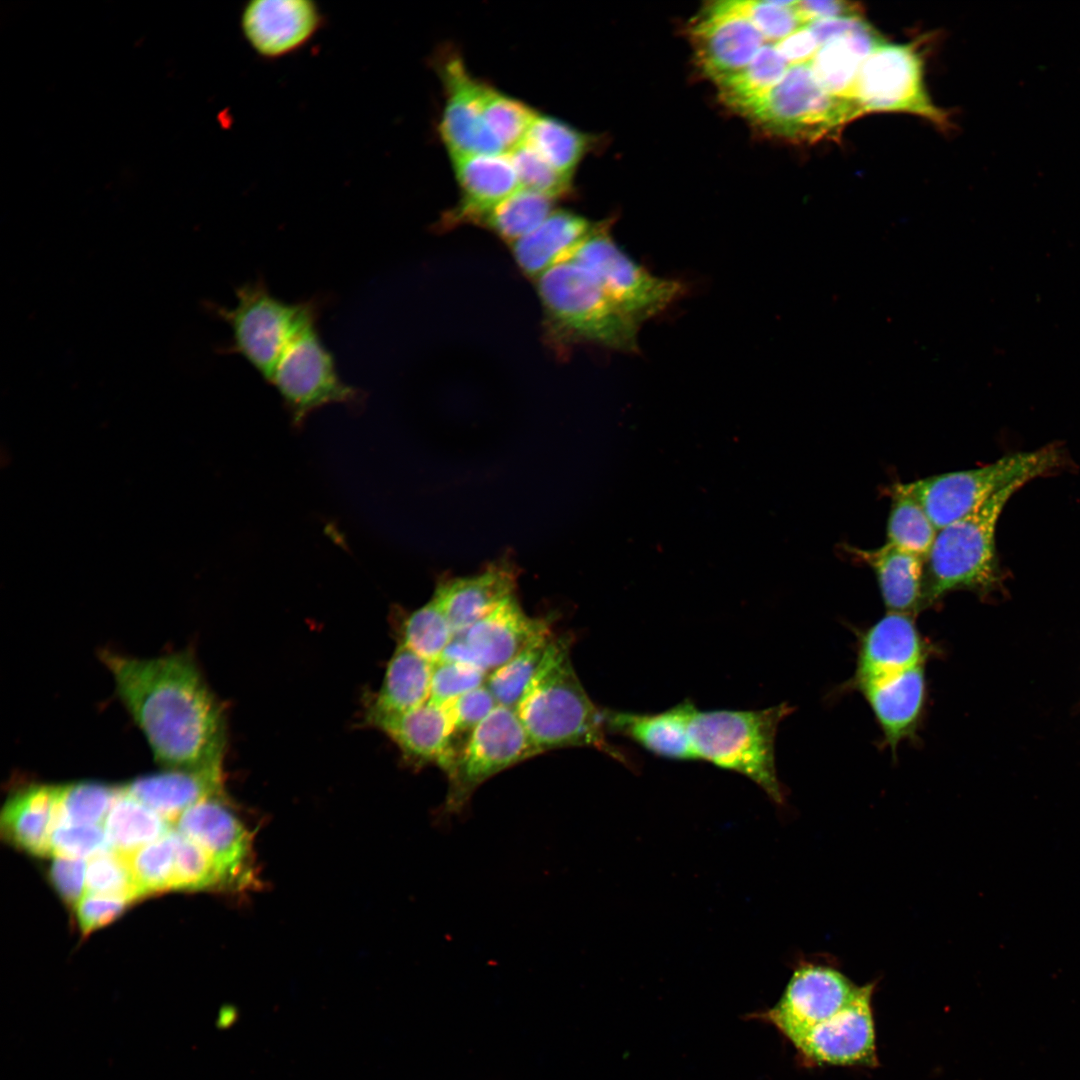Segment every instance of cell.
<instances>
[{
    "instance_id": "6da1fadb",
    "label": "cell",
    "mask_w": 1080,
    "mask_h": 1080,
    "mask_svg": "<svg viewBox=\"0 0 1080 1080\" xmlns=\"http://www.w3.org/2000/svg\"><path fill=\"white\" fill-rule=\"evenodd\" d=\"M100 658L159 764L222 765L223 710L189 653L142 659L103 650Z\"/></svg>"
},
{
    "instance_id": "7a4b0ae2",
    "label": "cell",
    "mask_w": 1080,
    "mask_h": 1080,
    "mask_svg": "<svg viewBox=\"0 0 1080 1080\" xmlns=\"http://www.w3.org/2000/svg\"><path fill=\"white\" fill-rule=\"evenodd\" d=\"M572 642L570 634L554 636L515 708L516 714L541 753L589 747L629 765L627 754L607 740L603 709L590 699L574 670Z\"/></svg>"
},
{
    "instance_id": "3957f363",
    "label": "cell",
    "mask_w": 1080,
    "mask_h": 1080,
    "mask_svg": "<svg viewBox=\"0 0 1080 1080\" xmlns=\"http://www.w3.org/2000/svg\"><path fill=\"white\" fill-rule=\"evenodd\" d=\"M1025 483L1015 482L971 514L938 530L924 562L922 609L951 592H985L999 581L995 549L997 521L1011 496Z\"/></svg>"
},
{
    "instance_id": "277c9868",
    "label": "cell",
    "mask_w": 1080,
    "mask_h": 1080,
    "mask_svg": "<svg viewBox=\"0 0 1080 1080\" xmlns=\"http://www.w3.org/2000/svg\"><path fill=\"white\" fill-rule=\"evenodd\" d=\"M791 712L787 704L760 710L697 708L690 724L696 760L737 772L760 786L776 803L784 793L775 764L780 722Z\"/></svg>"
},
{
    "instance_id": "5b68a950",
    "label": "cell",
    "mask_w": 1080,
    "mask_h": 1080,
    "mask_svg": "<svg viewBox=\"0 0 1080 1080\" xmlns=\"http://www.w3.org/2000/svg\"><path fill=\"white\" fill-rule=\"evenodd\" d=\"M236 299L232 308L209 305L231 329V341L223 351L240 355L268 382L293 339L317 322L320 303L315 298L285 302L263 280L239 286Z\"/></svg>"
},
{
    "instance_id": "8992f818",
    "label": "cell",
    "mask_w": 1080,
    "mask_h": 1080,
    "mask_svg": "<svg viewBox=\"0 0 1080 1080\" xmlns=\"http://www.w3.org/2000/svg\"><path fill=\"white\" fill-rule=\"evenodd\" d=\"M536 280L545 311L558 329L612 349L639 350L640 324L607 295L587 269L564 262Z\"/></svg>"
},
{
    "instance_id": "52a82bcc",
    "label": "cell",
    "mask_w": 1080,
    "mask_h": 1080,
    "mask_svg": "<svg viewBox=\"0 0 1080 1080\" xmlns=\"http://www.w3.org/2000/svg\"><path fill=\"white\" fill-rule=\"evenodd\" d=\"M1063 463L1061 451L1048 446L1004 456L974 469L932 475L904 483L940 530L979 509L1005 487L1048 474Z\"/></svg>"
},
{
    "instance_id": "ba28073f",
    "label": "cell",
    "mask_w": 1080,
    "mask_h": 1080,
    "mask_svg": "<svg viewBox=\"0 0 1080 1080\" xmlns=\"http://www.w3.org/2000/svg\"><path fill=\"white\" fill-rule=\"evenodd\" d=\"M540 753L515 709L495 707L441 768L448 789L437 814L440 826L465 816L474 792L484 782Z\"/></svg>"
},
{
    "instance_id": "9c48e42d",
    "label": "cell",
    "mask_w": 1080,
    "mask_h": 1080,
    "mask_svg": "<svg viewBox=\"0 0 1080 1080\" xmlns=\"http://www.w3.org/2000/svg\"><path fill=\"white\" fill-rule=\"evenodd\" d=\"M743 113L779 136L807 142L838 136L861 115L853 100L819 85L810 61L789 66L780 82Z\"/></svg>"
},
{
    "instance_id": "30bf717a",
    "label": "cell",
    "mask_w": 1080,
    "mask_h": 1080,
    "mask_svg": "<svg viewBox=\"0 0 1080 1080\" xmlns=\"http://www.w3.org/2000/svg\"><path fill=\"white\" fill-rule=\"evenodd\" d=\"M268 383L280 395L292 424L301 426L314 411L330 404L359 406L363 393L340 377L317 322L301 331L278 361Z\"/></svg>"
},
{
    "instance_id": "8fae6325",
    "label": "cell",
    "mask_w": 1080,
    "mask_h": 1080,
    "mask_svg": "<svg viewBox=\"0 0 1080 1080\" xmlns=\"http://www.w3.org/2000/svg\"><path fill=\"white\" fill-rule=\"evenodd\" d=\"M567 262L591 272L607 295L640 325L684 291L680 281L655 276L634 262L602 225L596 226Z\"/></svg>"
},
{
    "instance_id": "7c38bea8",
    "label": "cell",
    "mask_w": 1080,
    "mask_h": 1080,
    "mask_svg": "<svg viewBox=\"0 0 1080 1080\" xmlns=\"http://www.w3.org/2000/svg\"><path fill=\"white\" fill-rule=\"evenodd\" d=\"M852 100L861 114L908 112L939 127L948 123L927 93L921 56L910 44L885 41L878 46L860 68Z\"/></svg>"
},
{
    "instance_id": "4fadbf2b",
    "label": "cell",
    "mask_w": 1080,
    "mask_h": 1080,
    "mask_svg": "<svg viewBox=\"0 0 1080 1080\" xmlns=\"http://www.w3.org/2000/svg\"><path fill=\"white\" fill-rule=\"evenodd\" d=\"M551 633V622L526 614L513 595L456 634L440 659L469 664L489 674Z\"/></svg>"
},
{
    "instance_id": "5bb4252c",
    "label": "cell",
    "mask_w": 1080,
    "mask_h": 1080,
    "mask_svg": "<svg viewBox=\"0 0 1080 1080\" xmlns=\"http://www.w3.org/2000/svg\"><path fill=\"white\" fill-rule=\"evenodd\" d=\"M175 830L202 847L218 866L226 889L242 890L256 882L252 837L223 794L186 810Z\"/></svg>"
},
{
    "instance_id": "9a60e30c",
    "label": "cell",
    "mask_w": 1080,
    "mask_h": 1080,
    "mask_svg": "<svg viewBox=\"0 0 1080 1080\" xmlns=\"http://www.w3.org/2000/svg\"><path fill=\"white\" fill-rule=\"evenodd\" d=\"M434 64L446 93L439 134L451 158L505 153L483 117L485 83L474 79L455 53L437 55Z\"/></svg>"
},
{
    "instance_id": "2e32d148",
    "label": "cell",
    "mask_w": 1080,
    "mask_h": 1080,
    "mask_svg": "<svg viewBox=\"0 0 1080 1080\" xmlns=\"http://www.w3.org/2000/svg\"><path fill=\"white\" fill-rule=\"evenodd\" d=\"M861 990L838 970L807 963L795 970L776 1006L761 1016L790 1039L835 1017Z\"/></svg>"
},
{
    "instance_id": "e0dca14e",
    "label": "cell",
    "mask_w": 1080,
    "mask_h": 1080,
    "mask_svg": "<svg viewBox=\"0 0 1080 1080\" xmlns=\"http://www.w3.org/2000/svg\"><path fill=\"white\" fill-rule=\"evenodd\" d=\"M326 24L313 0H250L240 11L243 39L259 58L275 61L306 47Z\"/></svg>"
},
{
    "instance_id": "ac0fdd59",
    "label": "cell",
    "mask_w": 1080,
    "mask_h": 1080,
    "mask_svg": "<svg viewBox=\"0 0 1080 1080\" xmlns=\"http://www.w3.org/2000/svg\"><path fill=\"white\" fill-rule=\"evenodd\" d=\"M873 990L874 984L862 986L857 998L835 1017L791 1037L802 1058L815 1065L877 1064Z\"/></svg>"
},
{
    "instance_id": "d6986e66",
    "label": "cell",
    "mask_w": 1080,
    "mask_h": 1080,
    "mask_svg": "<svg viewBox=\"0 0 1080 1080\" xmlns=\"http://www.w3.org/2000/svg\"><path fill=\"white\" fill-rule=\"evenodd\" d=\"M696 56L717 83L737 74L754 58L762 36L737 1L714 4L692 29Z\"/></svg>"
},
{
    "instance_id": "ffe728a7",
    "label": "cell",
    "mask_w": 1080,
    "mask_h": 1080,
    "mask_svg": "<svg viewBox=\"0 0 1080 1080\" xmlns=\"http://www.w3.org/2000/svg\"><path fill=\"white\" fill-rule=\"evenodd\" d=\"M927 656L915 615L887 611L860 640L854 687L925 664Z\"/></svg>"
},
{
    "instance_id": "44dd1931",
    "label": "cell",
    "mask_w": 1080,
    "mask_h": 1080,
    "mask_svg": "<svg viewBox=\"0 0 1080 1080\" xmlns=\"http://www.w3.org/2000/svg\"><path fill=\"white\" fill-rule=\"evenodd\" d=\"M697 707L685 700L658 713L603 709L607 733L621 735L648 752L670 760H696L690 724Z\"/></svg>"
},
{
    "instance_id": "7402d4cb",
    "label": "cell",
    "mask_w": 1080,
    "mask_h": 1080,
    "mask_svg": "<svg viewBox=\"0 0 1080 1080\" xmlns=\"http://www.w3.org/2000/svg\"><path fill=\"white\" fill-rule=\"evenodd\" d=\"M924 665L859 686L869 704L887 746L895 753L899 743L914 735L926 697Z\"/></svg>"
},
{
    "instance_id": "603a6c76",
    "label": "cell",
    "mask_w": 1080,
    "mask_h": 1080,
    "mask_svg": "<svg viewBox=\"0 0 1080 1080\" xmlns=\"http://www.w3.org/2000/svg\"><path fill=\"white\" fill-rule=\"evenodd\" d=\"M461 200L446 216V224L475 223L496 204L521 188L506 153L451 158Z\"/></svg>"
},
{
    "instance_id": "cb8c5ba5",
    "label": "cell",
    "mask_w": 1080,
    "mask_h": 1080,
    "mask_svg": "<svg viewBox=\"0 0 1080 1080\" xmlns=\"http://www.w3.org/2000/svg\"><path fill=\"white\" fill-rule=\"evenodd\" d=\"M123 790L174 824L190 807L223 794L222 765L168 768L122 786Z\"/></svg>"
},
{
    "instance_id": "d4e9b609",
    "label": "cell",
    "mask_w": 1080,
    "mask_h": 1080,
    "mask_svg": "<svg viewBox=\"0 0 1080 1080\" xmlns=\"http://www.w3.org/2000/svg\"><path fill=\"white\" fill-rule=\"evenodd\" d=\"M370 723L415 765L435 764L441 768L450 755L454 730L445 705L428 700L407 712Z\"/></svg>"
},
{
    "instance_id": "484cf974",
    "label": "cell",
    "mask_w": 1080,
    "mask_h": 1080,
    "mask_svg": "<svg viewBox=\"0 0 1080 1080\" xmlns=\"http://www.w3.org/2000/svg\"><path fill=\"white\" fill-rule=\"evenodd\" d=\"M515 587L514 569L501 563L473 576L442 580L432 597L441 606L456 635L513 596Z\"/></svg>"
},
{
    "instance_id": "4316f807",
    "label": "cell",
    "mask_w": 1080,
    "mask_h": 1080,
    "mask_svg": "<svg viewBox=\"0 0 1080 1080\" xmlns=\"http://www.w3.org/2000/svg\"><path fill=\"white\" fill-rule=\"evenodd\" d=\"M59 797L60 785L30 784L14 792L1 812L2 836L16 848L34 856L50 855Z\"/></svg>"
},
{
    "instance_id": "83f0119b",
    "label": "cell",
    "mask_w": 1080,
    "mask_h": 1080,
    "mask_svg": "<svg viewBox=\"0 0 1080 1080\" xmlns=\"http://www.w3.org/2000/svg\"><path fill=\"white\" fill-rule=\"evenodd\" d=\"M596 226L570 211L553 210L534 230L511 244L513 257L524 274L537 279L567 262Z\"/></svg>"
},
{
    "instance_id": "f1b7e54d",
    "label": "cell",
    "mask_w": 1080,
    "mask_h": 1080,
    "mask_svg": "<svg viewBox=\"0 0 1080 1080\" xmlns=\"http://www.w3.org/2000/svg\"><path fill=\"white\" fill-rule=\"evenodd\" d=\"M844 550L872 569L888 611L916 615L922 609V558L887 542L872 549L845 545Z\"/></svg>"
},
{
    "instance_id": "f546056e",
    "label": "cell",
    "mask_w": 1080,
    "mask_h": 1080,
    "mask_svg": "<svg viewBox=\"0 0 1080 1080\" xmlns=\"http://www.w3.org/2000/svg\"><path fill=\"white\" fill-rule=\"evenodd\" d=\"M885 40L867 22L821 45L810 60L819 85L829 94L851 99L865 59Z\"/></svg>"
},
{
    "instance_id": "4dcf8cb0",
    "label": "cell",
    "mask_w": 1080,
    "mask_h": 1080,
    "mask_svg": "<svg viewBox=\"0 0 1080 1080\" xmlns=\"http://www.w3.org/2000/svg\"><path fill=\"white\" fill-rule=\"evenodd\" d=\"M433 663L399 644L390 658L382 685L371 702L369 722L398 715L429 700Z\"/></svg>"
},
{
    "instance_id": "1f68e13d",
    "label": "cell",
    "mask_w": 1080,
    "mask_h": 1080,
    "mask_svg": "<svg viewBox=\"0 0 1080 1080\" xmlns=\"http://www.w3.org/2000/svg\"><path fill=\"white\" fill-rule=\"evenodd\" d=\"M103 827L110 849L126 856L172 830L169 821L127 794L122 786Z\"/></svg>"
},
{
    "instance_id": "d6a6232c",
    "label": "cell",
    "mask_w": 1080,
    "mask_h": 1080,
    "mask_svg": "<svg viewBox=\"0 0 1080 1080\" xmlns=\"http://www.w3.org/2000/svg\"><path fill=\"white\" fill-rule=\"evenodd\" d=\"M891 496L886 542L925 561L934 544L938 529L904 483L894 484L891 487Z\"/></svg>"
},
{
    "instance_id": "836d02e7",
    "label": "cell",
    "mask_w": 1080,
    "mask_h": 1080,
    "mask_svg": "<svg viewBox=\"0 0 1080 1080\" xmlns=\"http://www.w3.org/2000/svg\"><path fill=\"white\" fill-rule=\"evenodd\" d=\"M553 201L545 195L521 187L480 216L475 223L485 226L502 240L513 244L549 216L553 211Z\"/></svg>"
},
{
    "instance_id": "e575fe53",
    "label": "cell",
    "mask_w": 1080,
    "mask_h": 1080,
    "mask_svg": "<svg viewBox=\"0 0 1080 1080\" xmlns=\"http://www.w3.org/2000/svg\"><path fill=\"white\" fill-rule=\"evenodd\" d=\"M525 142L560 173L572 177L591 139L559 119L538 115Z\"/></svg>"
},
{
    "instance_id": "d590c367",
    "label": "cell",
    "mask_w": 1080,
    "mask_h": 1080,
    "mask_svg": "<svg viewBox=\"0 0 1080 1080\" xmlns=\"http://www.w3.org/2000/svg\"><path fill=\"white\" fill-rule=\"evenodd\" d=\"M399 632V644L431 663L440 660L455 636L449 620L434 597L408 613L400 624Z\"/></svg>"
},
{
    "instance_id": "8d00e7d4",
    "label": "cell",
    "mask_w": 1080,
    "mask_h": 1080,
    "mask_svg": "<svg viewBox=\"0 0 1080 1080\" xmlns=\"http://www.w3.org/2000/svg\"><path fill=\"white\" fill-rule=\"evenodd\" d=\"M555 634L532 643L502 666L490 672L485 685L498 705L515 709L526 687L540 668Z\"/></svg>"
},
{
    "instance_id": "74e56055",
    "label": "cell",
    "mask_w": 1080,
    "mask_h": 1080,
    "mask_svg": "<svg viewBox=\"0 0 1080 1080\" xmlns=\"http://www.w3.org/2000/svg\"><path fill=\"white\" fill-rule=\"evenodd\" d=\"M482 111L487 126L507 152L525 142L538 116L527 104L486 83L482 93Z\"/></svg>"
},
{
    "instance_id": "f35d334b",
    "label": "cell",
    "mask_w": 1080,
    "mask_h": 1080,
    "mask_svg": "<svg viewBox=\"0 0 1080 1080\" xmlns=\"http://www.w3.org/2000/svg\"><path fill=\"white\" fill-rule=\"evenodd\" d=\"M120 792L121 787L92 781L60 785L57 824L104 823Z\"/></svg>"
},
{
    "instance_id": "ab89813d",
    "label": "cell",
    "mask_w": 1080,
    "mask_h": 1080,
    "mask_svg": "<svg viewBox=\"0 0 1080 1080\" xmlns=\"http://www.w3.org/2000/svg\"><path fill=\"white\" fill-rule=\"evenodd\" d=\"M140 897L173 889L175 833L140 848L128 856Z\"/></svg>"
},
{
    "instance_id": "60d3db41",
    "label": "cell",
    "mask_w": 1080,
    "mask_h": 1080,
    "mask_svg": "<svg viewBox=\"0 0 1080 1080\" xmlns=\"http://www.w3.org/2000/svg\"><path fill=\"white\" fill-rule=\"evenodd\" d=\"M173 889H226L223 876L209 854L191 839L176 830Z\"/></svg>"
},
{
    "instance_id": "b9f144b4",
    "label": "cell",
    "mask_w": 1080,
    "mask_h": 1080,
    "mask_svg": "<svg viewBox=\"0 0 1080 1080\" xmlns=\"http://www.w3.org/2000/svg\"><path fill=\"white\" fill-rule=\"evenodd\" d=\"M522 188L552 200L568 197L572 191L571 177L560 173L526 142L508 153Z\"/></svg>"
},
{
    "instance_id": "7bdbcfd3",
    "label": "cell",
    "mask_w": 1080,
    "mask_h": 1080,
    "mask_svg": "<svg viewBox=\"0 0 1080 1080\" xmlns=\"http://www.w3.org/2000/svg\"><path fill=\"white\" fill-rule=\"evenodd\" d=\"M85 893L140 898L128 856L108 850L90 858L86 867Z\"/></svg>"
},
{
    "instance_id": "ee69618b",
    "label": "cell",
    "mask_w": 1080,
    "mask_h": 1080,
    "mask_svg": "<svg viewBox=\"0 0 1080 1080\" xmlns=\"http://www.w3.org/2000/svg\"><path fill=\"white\" fill-rule=\"evenodd\" d=\"M488 673L462 662L440 659L433 663L429 700L443 705L485 684Z\"/></svg>"
},
{
    "instance_id": "f6af8a7d",
    "label": "cell",
    "mask_w": 1080,
    "mask_h": 1080,
    "mask_svg": "<svg viewBox=\"0 0 1080 1080\" xmlns=\"http://www.w3.org/2000/svg\"><path fill=\"white\" fill-rule=\"evenodd\" d=\"M443 705L447 708L454 730L450 756L464 744L472 731L498 706L485 684Z\"/></svg>"
},
{
    "instance_id": "bcb514c9",
    "label": "cell",
    "mask_w": 1080,
    "mask_h": 1080,
    "mask_svg": "<svg viewBox=\"0 0 1080 1080\" xmlns=\"http://www.w3.org/2000/svg\"><path fill=\"white\" fill-rule=\"evenodd\" d=\"M111 850L100 825L57 824L50 841V855L67 858H92Z\"/></svg>"
},
{
    "instance_id": "7dc6e473",
    "label": "cell",
    "mask_w": 1080,
    "mask_h": 1080,
    "mask_svg": "<svg viewBox=\"0 0 1080 1080\" xmlns=\"http://www.w3.org/2000/svg\"><path fill=\"white\" fill-rule=\"evenodd\" d=\"M133 901L116 896L85 893L75 906L76 917L83 934L105 926L117 918Z\"/></svg>"
},
{
    "instance_id": "c3c4849f",
    "label": "cell",
    "mask_w": 1080,
    "mask_h": 1080,
    "mask_svg": "<svg viewBox=\"0 0 1080 1080\" xmlns=\"http://www.w3.org/2000/svg\"><path fill=\"white\" fill-rule=\"evenodd\" d=\"M86 867L84 859L54 857L50 880L67 905L75 907L85 894Z\"/></svg>"
},
{
    "instance_id": "681fc988",
    "label": "cell",
    "mask_w": 1080,
    "mask_h": 1080,
    "mask_svg": "<svg viewBox=\"0 0 1080 1080\" xmlns=\"http://www.w3.org/2000/svg\"><path fill=\"white\" fill-rule=\"evenodd\" d=\"M763 39L775 46L789 66L809 62L819 48L807 24L782 39L768 40L764 37Z\"/></svg>"
},
{
    "instance_id": "f907efd6",
    "label": "cell",
    "mask_w": 1080,
    "mask_h": 1080,
    "mask_svg": "<svg viewBox=\"0 0 1080 1080\" xmlns=\"http://www.w3.org/2000/svg\"><path fill=\"white\" fill-rule=\"evenodd\" d=\"M796 7L805 23L831 18L861 17L856 4L846 1H796Z\"/></svg>"
}]
</instances>
